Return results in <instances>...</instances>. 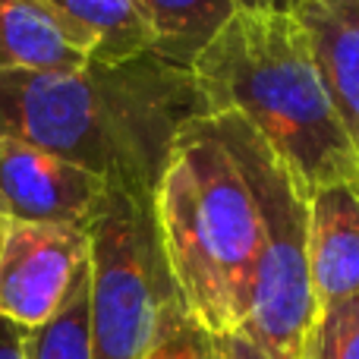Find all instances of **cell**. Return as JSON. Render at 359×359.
Segmentation results:
<instances>
[{
	"mask_svg": "<svg viewBox=\"0 0 359 359\" xmlns=\"http://www.w3.org/2000/svg\"><path fill=\"white\" fill-rule=\"evenodd\" d=\"M309 359H359V293L318 312Z\"/></svg>",
	"mask_w": 359,
	"mask_h": 359,
	"instance_id": "5bb4252c",
	"label": "cell"
},
{
	"mask_svg": "<svg viewBox=\"0 0 359 359\" xmlns=\"http://www.w3.org/2000/svg\"><path fill=\"white\" fill-rule=\"evenodd\" d=\"M309 271L318 312L359 293V183L309 192Z\"/></svg>",
	"mask_w": 359,
	"mask_h": 359,
	"instance_id": "ba28073f",
	"label": "cell"
},
{
	"mask_svg": "<svg viewBox=\"0 0 359 359\" xmlns=\"http://www.w3.org/2000/svg\"><path fill=\"white\" fill-rule=\"evenodd\" d=\"M205 120L233 155L259 208V259L240 331L268 359H309L318 322L309 271V186L246 120L233 114Z\"/></svg>",
	"mask_w": 359,
	"mask_h": 359,
	"instance_id": "277c9868",
	"label": "cell"
},
{
	"mask_svg": "<svg viewBox=\"0 0 359 359\" xmlns=\"http://www.w3.org/2000/svg\"><path fill=\"white\" fill-rule=\"evenodd\" d=\"M236 10L249 13H299L309 0H233Z\"/></svg>",
	"mask_w": 359,
	"mask_h": 359,
	"instance_id": "ac0fdd59",
	"label": "cell"
},
{
	"mask_svg": "<svg viewBox=\"0 0 359 359\" xmlns=\"http://www.w3.org/2000/svg\"><path fill=\"white\" fill-rule=\"evenodd\" d=\"M325 86L359 151V0H309L299 10Z\"/></svg>",
	"mask_w": 359,
	"mask_h": 359,
	"instance_id": "30bf717a",
	"label": "cell"
},
{
	"mask_svg": "<svg viewBox=\"0 0 359 359\" xmlns=\"http://www.w3.org/2000/svg\"><path fill=\"white\" fill-rule=\"evenodd\" d=\"M86 233L92 359H151L189 318L158 243L151 198L111 189Z\"/></svg>",
	"mask_w": 359,
	"mask_h": 359,
	"instance_id": "5b68a950",
	"label": "cell"
},
{
	"mask_svg": "<svg viewBox=\"0 0 359 359\" xmlns=\"http://www.w3.org/2000/svg\"><path fill=\"white\" fill-rule=\"evenodd\" d=\"M0 359H25V331L0 318Z\"/></svg>",
	"mask_w": 359,
	"mask_h": 359,
	"instance_id": "e0dca14e",
	"label": "cell"
},
{
	"mask_svg": "<svg viewBox=\"0 0 359 359\" xmlns=\"http://www.w3.org/2000/svg\"><path fill=\"white\" fill-rule=\"evenodd\" d=\"M86 63L35 0H0V73H67Z\"/></svg>",
	"mask_w": 359,
	"mask_h": 359,
	"instance_id": "8fae6325",
	"label": "cell"
},
{
	"mask_svg": "<svg viewBox=\"0 0 359 359\" xmlns=\"http://www.w3.org/2000/svg\"><path fill=\"white\" fill-rule=\"evenodd\" d=\"M151 359H221V350H217L215 337H208L189 318H183L180 325L170 328V334L151 353Z\"/></svg>",
	"mask_w": 359,
	"mask_h": 359,
	"instance_id": "9a60e30c",
	"label": "cell"
},
{
	"mask_svg": "<svg viewBox=\"0 0 359 359\" xmlns=\"http://www.w3.org/2000/svg\"><path fill=\"white\" fill-rule=\"evenodd\" d=\"M111 186L41 149L0 139V198L10 221L88 230Z\"/></svg>",
	"mask_w": 359,
	"mask_h": 359,
	"instance_id": "52a82bcc",
	"label": "cell"
},
{
	"mask_svg": "<svg viewBox=\"0 0 359 359\" xmlns=\"http://www.w3.org/2000/svg\"><path fill=\"white\" fill-rule=\"evenodd\" d=\"M205 117L246 120L306 186L359 183V151L325 86L299 13L236 10L196 57Z\"/></svg>",
	"mask_w": 359,
	"mask_h": 359,
	"instance_id": "7a4b0ae2",
	"label": "cell"
},
{
	"mask_svg": "<svg viewBox=\"0 0 359 359\" xmlns=\"http://www.w3.org/2000/svg\"><path fill=\"white\" fill-rule=\"evenodd\" d=\"M158 243L186 316L208 337L246 322L259 259V208L243 170L205 117L174 142L151 192Z\"/></svg>",
	"mask_w": 359,
	"mask_h": 359,
	"instance_id": "3957f363",
	"label": "cell"
},
{
	"mask_svg": "<svg viewBox=\"0 0 359 359\" xmlns=\"http://www.w3.org/2000/svg\"><path fill=\"white\" fill-rule=\"evenodd\" d=\"M217 350H221V359H268L243 331L227 334V337H217Z\"/></svg>",
	"mask_w": 359,
	"mask_h": 359,
	"instance_id": "2e32d148",
	"label": "cell"
},
{
	"mask_svg": "<svg viewBox=\"0 0 359 359\" xmlns=\"http://www.w3.org/2000/svg\"><path fill=\"white\" fill-rule=\"evenodd\" d=\"M151 29V54L192 69L196 57L236 13L233 0H133Z\"/></svg>",
	"mask_w": 359,
	"mask_h": 359,
	"instance_id": "7c38bea8",
	"label": "cell"
},
{
	"mask_svg": "<svg viewBox=\"0 0 359 359\" xmlns=\"http://www.w3.org/2000/svg\"><path fill=\"white\" fill-rule=\"evenodd\" d=\"M25 359H92L88 331V262L79 268L54 318L25 331Z\"/></svg>",
	"mask_w": 359,
	"mask_h": 359,
	"instance_id": "4fadbf2b",
	"label": "cell"
},
{
	"mask_svg": "<svg viewBox=\"0 0 359 359\" xmlns=\"http://www.w3.org/2000/svg\"><path fill=\"white\" fill-rule=\"evenodd\" d=\"M205 117L192 69L158 54L67 73H0V139L151 198L180 133Z\"/></svg>",
	"mask_w": 359,
	"mask_h": 359,
	"instance_id": "6da1fadb",
	"label": "cell"
},
{
	"mask_svg": "<svg viewBox=\"0 0 359 359\" xmlns=\"http://www.w3.org/2000/svg\"><path fill=\"white\" fill-rule=\"evenodd\" d=\"M10 211H6L4 198H0V249H4V240H6V230H10Z\"/></svg>",
	"mask_w": 359,
	"mask_h": 359,
	"instance_id": "d6986e66",
	"label": "cell"
},
{
	"mask_svg": "<svg viewBox=\"0 0 359 359\" xmlns=\"http://www.w3.org/2000/svg\"><path fill=\"white\" fill-rule=\"evenodd\" d=\"M86 262V230L13 221L0 249V318L22 331L54 318Z\"/></svg>",
	"mask_w": 359,
	"mask_h": 359,
	"instance_id": "8992f818",
	"label": "cell"
},
{
	"mask_svg": "<svg viewBox=\"0 0 359 359\" xmlns=\"http://www.w3.org/2000/svg\"><path fill=\"white\" fill-rule=\"evenodd\" d=\"M88 63H123L151 54V29L133 0H35Z\"/></svg>",
	"mask_w": 359,
	"mask_h": 359,
	"instance_id": "9c48e42d",
	"label": "cell"
}]
</instances>
